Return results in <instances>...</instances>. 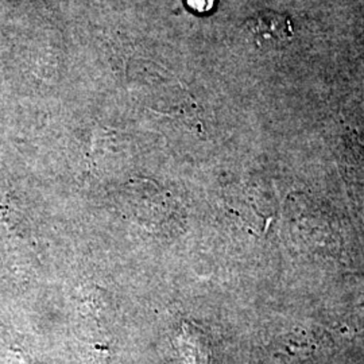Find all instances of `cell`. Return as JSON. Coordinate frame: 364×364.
Returning <instances> with one entry per match:
<instances>
[{"label":"cell","mask_w":364,"mask_h":364,"mask_svg":"<svg viewBox=\"0 0 364 364\" xmlns=\"http://www.w3.org/2000/svg\"><path fill=\"white\" fill-rule=\"evenodd\" d=\"M245 33L248 41L260 50H279L294 37L291 21L274 11H263L247 19Z\"/></svg>","instance_id":"6da1fadb"},{"label":"cell","mask_w":364,"mask_h":364,"mask_svg":"<svg viewBox=\"0 0 364 364\" xmlns=\"http://www.w3.org/2000/svg\"><path fill=\"white\" fill-rule=\"evenodd\" d=\"M215 0H188V4L198 13H207L213 7Z\"/></svg>","instance_id":"7a4b0ae2"}]
</instances>
